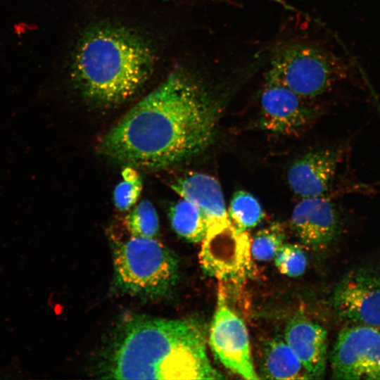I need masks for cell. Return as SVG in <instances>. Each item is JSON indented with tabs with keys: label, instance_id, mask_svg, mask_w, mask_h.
Masks as SVG:
<instances>
[{
	"label": "cell",
	"instance_id": "cell-1",
	"mask_svg": "<svg viewBox=\"0 0 380 380\" xmlns=\"http://www.w3.org/2000/svg\"><path fill=\"white\" fill-rule=\"evenodd\" d=\"M215 125L210 94L177 70L102 136L98 150L130 166L163 168L203 151L213 140Z\"/></svg>",
	"mask_w": 380,
	"mask_h": 380
},
{
	"label": "cell",
	"instance_id": "cell-2",
	"mask_svg": "<svg viewBox=\"0 0 380 380\" xmlns=\"http://www.w3.org/2000/svg\"><path fill=\"white\" fill-rule=\"evenodd\" d=\"M115 379H221L197 327L181 319L136 318L127 323L110 356Z\"/></svg>",
	"mask_w": 380,
	"mask_h": 380
},
{
	"label": "cell",
	"instance_id": "cell-3",
	"mask_svg": "<svg viewBox=\"0 0 380 380\" xmlns=\"http://www.w3.org/2000/svg\"><path fill=\"white\" fill-rule=\"evenodd\" d=\"M153 65L152 49L139 36L123 28L99 27L80 40L71 75L84 97L97 103L114 105L140 90Z\"/></svg>",
	"mask_w": 380,
	"mask_h": 380
},
{
	"label": "cell",
	"instance_id": "cell-4",
	"mask_svg": "<svg viewBox=\"0 0 380 380\" xmlns=\"http://www.w3.org/2000/svg\"><path fill=\"white\" fill-rule=\"evenodd\" d=\"M115 278L132 294L157 297L166 293L178 277V262L162 243L151 237L131 235L114 248Z\"/></svg>",
	"mask_w": 380,
	"mask_h": 380
},
{
	"label": "cell",
	"instance_id": "cell-5",
	"mask_svg": "<svg viewBox=\"0 0 380 380\" xmlns=\"http://www.w3.org/2000/svg\"><path fill=\"white\" fill-rule=\"evenodd\" d=\"M344 70L331 52L314 42L300 40L276 48L265 76L307 100L326 92Z\"/></svg>",
	"mask_w": 380,
	"mask_h": 380
},
{
	"label": "cell",
	"instance_id": "cell-6",
	"mask_svg": "<svg viewBox=\"0 0 380 380\" xmlns=\"http://www.w3.org/2000/svg\"><path fill=\"white\" fill-rule=\"evenodd\" d=\"M331 365L334 379L380 380V328L355 324L343 329Z\"/></svg>",
	"mask_w": 380,
	"mask_h": 380
},
{
	"label": "cell",
	"instance_id": "cell-7",
	"mask_svg": "<svg viewBox=\"0 0 380 380\" xmlns=\"http://www.w3.org/2000/svg\"><path fill=\"white\" fill-rule=\"evenodd\" d=\"M199 254L203 268L224 280H238L251 268V241L230 220L209 227Z\"/></svg>",
	"mask_w": 380,
	"mask_h": 380
},
{
	"label": "cell",
	"instance_id": "cell-8",
	"mask_svg": "<svg viewBox=\"0 0 380 380\" xmlns=\"http://www.w3.org/2000/svg\"><path fill=\"white\" fill-rule=\"evenodd\" d=\"M333 303L343 319L380 328V271L367 266L351 270L337 284Z\"/></svg>",
	"mask_w": 380,
	"mask_h": 380
},
{
	"label": "cell",
	"instance_id": "cell-9",
	"mask_svg": "<svg viewBox=\"0 0 380 380\" xmlns=\"http://www.w3.org/2000/svg\"><path fill=\"white\" fill-rule=\"evenodd\" d=\"M210 345L220 362L245 379H258L243 321L220 298L210 330Z\"/></svg>",
	"mask_w": 380,
	"mask_h": 380
},
{
	"label": "cell",
	"instance_id": "cell-10",
	"mask_svg": "<svg viewBox=\"0 0 380 380\" xmlns=\"http://www.w3.org/2000/svg\"><path fill=\"white\" fill-rule=\"evenodd\" d=\"M305 101L286 87L265 76L260 94V128L280 134L298 132L307 125L312 115Z\"/></svg>",
	"mask_w": 380,
	"mask_h": 380
},
{
	"label": "cell",
	"instance_id": "cell-11",
	"mask_svg": "<svg viewBox=\"0 0 380 380\" xmlns=\"http://www.w3.org/2000/svg\"><path fill=\"white\" fill-rule=\"evenodd\" d=\"M338 224L334 205L324 195L303 198L291 217V227L300 241L315 250L324 249L332 243Z\"/></svg>",
	"mask_w": 380,
	"mask_h": 380
},
{
	"label": "cell",
	"instance_id": "cell-12",
	"mask_svg": "<svg viewBox=\"0 0 380 380\" xmlns=\"http://www.w3.org/2000/svg\"><path fill=\"white\" fill-rule=\"evenodd\" d=\"M339 158L338 151L329 149L301 156L288 170L290 188L302 198L324 195L334 177Z\"/></svg>",
	"mask_w": 380,
	"mask_h": 380
},
{
	"label": "cell",
	"instance_id": "cell-13",
	"mask_svg": "<svg viewBox=\"0 0 380 380\" xmlns=\"http://www.w3.org/2000/svg\"><path fill=\"white\" fill-rule=\"evenodd\" d=\"M284 341L310 379L324 377L327 367V332L322 326L303 317H296L286 327Z\"/></svg>",
	"mask_w": 380,
	"mask_h": 380
},
{
	"label": "cell",
	"instance_id": "cell-14",
	"mask_svg": "<svg viewBox=\"0 0 380 380\" xmlns=\"http://www.w3.org/2000/svg\"><path fill=\"white\" fill-rule=\"evenodd\" d=\"M171 188L182 198L194 203L204 213L209 227L229 220L221 186L213 177L204 173H189L173 181Z\"/></svg>",
	"mask_w": 380,
	"mask_h": 380
},
{
	"label": "cell",
	"instance_id": "cell-15",
	"mask_svg": "<svg viewBox=\"0 0 380 380\" xmlns=\"http://www.w3.org/2000/svg\"><path fill=\"white\" fill-rule=\"evenodd\" d=\"M265 379H309L302 364L284 340L274 338L266 346L260 364Z\"/></svg>",
	"mask_w": 380,
	"mask_h": 380
},
{
	"label": "cell",
	"instance_id": "cell-16",
	"mask_svg": "<svg viewBox=\"0 0 380 380\" xmlns=\"http://www.w3.org/2000/svg\"><path fill=\"white\" fill-rule=\"evenodd\" d=\"M169 217L175 232L191 242L202 241L209 228L204 213L194 203L184 198L170 207Z\"/></svg>",
	"mask_w": 380,
	"mask_h": 380
},
{
	"label": "cell",
	"instance_id": "cell-17",
	"mask_svg": "<svg viewBox=\"0 0 380 380\" xmlns=\"http://www.w3.org/2000/svg\"><path fill=\"white\" fill-rule=\"evenodd\" d=\"M229 219L237 228L245 231L257 226L263 219L264 213L257 198L251 194L239 190L230 201Z\"/></svg>",
	"mask_w": 380,
	"mask_h": 380
},
{
	"label": "cell",
	"instance_id": "cell-18",
	"mask_svg": "<svg viewBox=\"0 0 380 380\" xmlns=\"http://www.w3.org/2000/svg\"><path fill=\"white\" fill-rule=\"evenodd\" d=\"M131 235L153 238L159 230V220L153 205L148 200L139 202L125 217Z\"/></svg>",
	"mask_w": 380,
	"mask_h": 380
},
{
	"label": "cell",
	"instance_id": "cell-19",
	"mask_svg": "<svg viewBox=\"0 0 380 380\" xmlns=\"http://www.w3.org/2000/svg\"><path fill=\"white\" fill-rule=\"evenodd\" d=\"M284 232L280 224H272L258 231L251 243V255L259 261L274 258L284 243Z\"/></svg>",
	"mask_w": 380,
	"mask_h": 380
},
{
	"label": "cell",
	"instance_id": "cell-20",
	"mask_svg": "<svg viewBox=\"0 0 380 380\" xmlns=\"http://www.w3.org/2000/svg\"><path fill=\"white\" fill-rule=\"evenodd\" d=\"M122 180L113 191V202L120 211H127L135 205L142 189V180L132 166L125 167L122 172Z\"/></svg>",
	"mask_w": 380,
	"mask_h": 380
},
{
	"label": "cell",
	"instance_id": "cell-21",
	"mask_svg": "<svg viewBox=\"0 0 380 380\" xmlns=\"http://www.w3.org/2000/svg\"><path fill=\"white\" fill-rule=\"evenodd\" d=\"M273 259L279 272L291 277L302 275L308 265L303 248L293 243H284Z\"/></svg>",
	"mask_w": 380,
	"mask_h": 380
}]
</instances>
